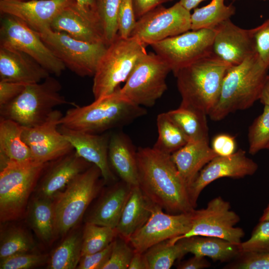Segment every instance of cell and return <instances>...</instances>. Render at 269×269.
Here are the masks:
<instances>
[{
    "mask_svg": "<svg viewBox=\"0 0 269 269\" xmlns=\"http://www.w3.org/2000/svg\"><path fill=\"white\" fill-rule=\"evenodd\" d=\"M138 186L153 205L166 213L192 211L187 186L173 162L171 154L152 147L136 150Z\"/></svg>",
    "mask_w": 269,
    "mask_h": 269,
    "instance_id": "cell-1",
    "label": "cell"
},
{
    "mask_svg": "<svg viewBox=\"0 0 269 269\" xmlns=\"http://www.w3.org/2000/svg\"><path fill=\"white\" fill-rule=\"evenodd\" d=\"M119 87L89 105H74L60 120V126L90 134H98L123 127L146 114V110L122 96Z\"/></svg>",
    "mask_w": 269,
    "mask_h": 269,
    "instance_id": "cell-2",
    "label": "cell"
},
{
    "mask_svg": "<svg viewBox=\"0 0 269 269\" xmlns=\"http://www.w3.org/2000/svg\"><path fill=\"white\" fill-rule=\"evenodd\" d=\"M231 67L213 52L173 73L181 105L209 115L218 102L224 76Z\"/></svg>",
    "mask_w": 269,
    "mask_h": 269,
    "instance_id": "cell-3",
    "label": "cell"
},
{
    "mask_svg": "<svg viewBox=\"0 0 269 269\" xmlns=\"http://www.w3.org/2000/svg\"><path fill=\"white\" fill-rule=\"evenodd\" d=\"M257 53L243 62L231 66L222 85L217 103L209 114L213 121H220L229 114L251 107L259 100L268 75Z\"/></svg>",
    "mask_w": 269,
    "mask_h": 269,
    "instance_id": "cell-4",
    "label": "cell"
},
{
    "mask_svg": "<svg viewBox=\"0 0 269 269\" xmlns=\"http://www.w3.org/2000/svg\"><path fill=\"white\" fill-rule=\"evenodd\" d=\"M62 86L50 76L41 82L27 84L15 99L0 107V118L13 120L24 127L43 123L56 107L74 103L61 94Z\"/></svg>",
    "mask_w": 269,
    "mask_h": 269,
    "instance_id": "cell-5",
    "label": "cell"
},
{
    "mask_svg": "<svg viewBox=\"0 0 269 269\" xmlns=\"http://www.w3.org/2000/svg\"><path fill=\"white\" fill-rule=\"evenodd\" d=\"M146 45L138 38H124L118 34L107 46L93 76L95 99L110 94L125 82L140 58L147 53Z\"/></svg>",
    "mask_w": 269,
    "mask_h": 269,
    "instance_id": "cell-6",
    "label": "cell"
},
{
    "mask_svg": "<svg viewBox=\"0 0 269 269\" xmlns=\"http://www.w3.org/2000/svg\"><path fill=\"white\" fill-rule=\"evenodd\" d=\"M48 163L34 160L9 162L0 168L1 222L13 221L23 215L30 194Z\"/></svg>",
    "mask_w": 269,
    "mask_h": 269,
    "instance_id": "cell-7",
    "label": "cell"
},
{
    "mask_svg": "<svg viewBox=\"0 0 269 269\" xmlns=\"http://www.w3.org/2000/svg\"><path fill=\"white\" fill-rule=\"evenodd\" d=\"M100 169L92 164L78 174L53 200L56 233L66 234L81 220L101 186Z\"/></svg>",
    "mask_w": 269,
    "mask_h": 269,
    "instance_id": "cell-8",
    "label": "cell"
},
{
    "mask_svg": "<svg viewBox=\"0 0 269 269\" xmlns=\"http://www.w3.org/2000/svg\"><path fill=\"white\" fill-rule=\"evenodd\" d=\"M170 71L163 58L155 52H147L137 62L120 92L137 106L151 107L166 91V79Z\"/></svg>",
    "mask_w": 269,
    "mask_h": 269,
    "instance_id": "cell-9",
    "label": "cell"
},
{
    "mask_svg": "<svg viewBox=\"0 0 269 269\" xmlns=\"http://www.w3.org/2000/svg\"><path fill=\"white\" fill-rule=\"evenodd\" d=\"M240 221L230 202L218 196L211 200L206 208L193 210L192 225L188 232L168 241L173 244L183 238L199 236L219 238L239 244L245 236L243 229L235 227Z\"/></svg>",
    "mask_w": 269,
    "mask_h": 269,
    "instance_id": "cell-10",
    "label": "cell"
},
{
    "mask_svg": "<svg viewBox=\"0 0 269 269\" xmlns=\"http://www.w3.org/2000/svg\"><path fill=\"white\" fill-rule=\"evenodd\" d=\"M46 45L66 68L80 77L93 76L107 48L106 43L77 40L63 32L48 28L38 33Z\"/></svg>",
    "mask_w": 269,
    "mask_h": 269,
    "instance_id": "cell-11",
    "label": "cell"
},
{
    "mask_svg": "<svg viewBox=\"0 0 269 269\" xmlns=\"http://www.w3.org/2000/svg\"><path fill=\"white\" fill-rule=\"evenodd\" d=\"M2 14L0 46L25 53L50 74L60 76L66 67L46 45L39 34L19 18L6 14Z\"/></svg>",
    "mask_w": 269,
    "mask_h": 269,
    "instance_id": "cell-12",
    "label": "cell"
},
{
    "mask_svg": "<svg viewBox=\"0 0 269 269\" xmlns=\"http://www.w3.org/2000/svg\"><path fill=\"white\" fill-rule=\"evenodd\" d=\"M191 14L179 1L168 8L159 5L136 20L131 36L151 45L190 30Z\"/></svg>",
    "mask_w": 269,
    "mask_h": 269,
    "instance_id": "cell-13",
    "label": "cell"
},
{
    "mask_svg": "<svg viewBox=\"0 0 269 269\" xmlns=\"http://www.w3.org/2000/svg\"><path fill=\"white\" fill-rule=\"evenodd\" d=\"M214 29L191 30L151 44L174 73L213 52Z\"/></svg>",
    "mask_w": 269,
    "mask_h": 269,
    "instance_id": "cell-14",
    "label": "cell"
},
{
    "mask_svg": "<svg viewBox=\"0 0 269 269\" xmlns=\"http://www.w3.org/2000/svg\"><path fill=\"white\" fill-rule=\"evenodd\" d=\"M193 210L171 214L153 205L148 220L128 242L134 251L143 253L155 244L183 235L191 228Z\"/></svg>",
    "mask_w": 269,
    "mask_h": 269,
    "instance_id": "cell-15",
    "label": "cell"
},
{
    "mask_svg": "<svg viewBox=\"0 0 269 269\" xmlns=\"http://www.w3.org/2000/svg\"><path fill=\"white\" fill-rule=\"evenodd\" d=\"M62 116L60 111L55 109L40 125L23 127L22 139L29 147L33 160L49 162L74 150L59 130Z\"/></svg>",
    "mask_w": 269,
    "mask_h": 269,
    "instance_id": "cell-16",
    "label": "cell"
},
{
    "mask_svg": "<svg viewBox=\"0 0 269 269\" xmlns=\"http://www.w3.org/2000/svg\"><path fill=\"white\" fill-rule=\"evenodd\" d=\"M258 168L257 163L247 157L245 151L242 149L229 156H217L200 170L188 188L192 206L195 208L200 193L213 181L223 177L242 178L253 175Z\"/></svg>",
    "mask_w": 269,
    "mask_h": 269,
    "instance_id": "cell-17",
    "label": "cell"
},
{
    "mask_svg": "<svg viewBox=\"0 0 269 269\" xmlns=\"http://www.w3.org/2000/svg\"><path fill=\"white\" fill-rule=\"evenodd\" d=\"M214 30L213 53L231 66L257 53L252 28L240 27L229 19Z\"/></svg>",
    "mask_w": 269,
    "mask_h": 269,
    "instance_id": "cell-18",
    "label": "cell"
},
{
    "mask_svg": "<svg viewBox=\"0 0 269 269\" xmlns=\"http://www.w3.org/2000/svg\"><path fill=\"white\" fill-rule=\"evenodd\" d=\"M75 3V0H0V11L19 18L39 33L50 28L55 17Z\"/></svg>",
    "mask_w": 269,
    "mask_h": 269,
    "instance_id": "cell-19",
    "label": "cell"
},
{
    "mask_svg": "<svg viewBox=\"0 0 269 269\" xmlns=\"http://www.w3.org/2000/svg\"><path fill=\"white\" fill-rule=\"evenodd\" d=\"M59 130L80 157L100 169L105 183L116 180L108 159L110 134L77 131L61 126Z\"/></svg>",
    "mask_w": 269,
    "mask_h": 269,
    "instance_id": "cell-20",
    "label": "cell"
},
{
    "mask_svg": "<svg viewBox=\"0 0 269 269\" xmlns=\"http://www.w3.org/2000/svg\"><path fill=\"white\" fill-rule=\"evenodd\" d=\"M53 161L37 189L38 197L53 201L75 177L93 164L80 157L74 150Z\"/></svg>",
    "mask_w": 269,
    "mask_h": 269,
    "instance_id": "cell-21",
    "label": "cell"
},
{
    "mask_svg": "<svg viewBox=\"0 0 269 269\" xmlns=\"http://www.w3.org/2000/svg\"><path fill=\"white\" fill-rule=\"evenodd\" d=\"M49 72L27 54L0 46V79L26 84L41 82Z\"/></svg>",
    "mask_w": 269,
    "mask_h": 269,
    "instance_id": "cell-22",
    "label": "cell"
},
{
    "mask_svg": "<svg viewBox=\"0 0 269 269\" xmlns=\"http://www.w3.org/2000/svg\"><path fill=\"white\" fill-rule=\"evenodd\" d=\"M217 156L209 140H189L171 158L188 188L200 170Z\"/></svg>",
    "mask_w": 269,
    "mask_h": 269,
    "instance_id": "cell-23",
    "label": "cell"
},
{
    "mask_svg": "<svg viewBox=\"0 0 269 269\" xmlns=\"http://www.w3.org/2000/svg\"><path fill=\"white\" fill-rule=\"evenodd\" d=\"M132 187L122 180L115 184L100 198L86 223L116 228Z\"/></svg>",
    "mask_w": 269,
    "mask_h": 269,
    "instance_id": "cell-24",
    "label": "cell"
},
{
    "mask_svg": "<svg viewBox=\"0 0 269 269\" xmlns=\"http://www.w3.org/2000/svg\"><path fill=\"white\" fill-rule=\"evenodd\" d=\"M108 159L121 180L132 186H138L136 150L126 134L117 133L110 135Z\"/></svg>",
    "mask_w": 269,
    "mask_h": 269,
    "instance_id": "cell-25",
    "label": "cell"
},
{
    "mask_svg": "<svg viewBox=\"0 0 269 269\" xmlns=\"http://www.w3.org/2000/svg\"><path fill=\"white\" fill-rule=\"evenodd\" d=\"M50 28L84 42L106 43L101 29L83 15L76 3L62 10L52 21Z\"/></svg>",
    "mask_w": 269,
    "mask_h": 269,
    "instance_id": "cell-26",
    "label": "cell"
},
{
    "mask_svg": "<svg viewBox=\"0 0 269 269\" xmlns=\"http://www.w3.org/2000/svg\"><path fill=\"white\" fill-rule=\"evenodd\" d=\"M153 205L138 186L132 187L116 228L117 235L128 242L148 220Z\"/></svg>",
    "mask_w": 269,
    "mask_h": 269,
    "instance_id": "cell-27",
    "label": "cell"
},
{
    "mask_svg": "<svg viewBox=\"0 0 269 269\" xmlns=\"http://www.w3.org/2000/svg\"><path fill=\"white\" fill-rule=\"evenodd\" d=\"M178 241L187 254L207 257L214 261L229 263L241 253L240 244L233 243L219 238L197 236Z\"/></svg>",
    "mask_w": 269,
    "mask_h": 269,
    "instance_id": "cell-28",
    "label": "cell"
},
{
    "mask_svg": "<svg viewBox=\"0 0 269 269\" xmlns=\"http://www.w3.org/2000/svg\"><path fill=\"white\" fill-rule=\"evenodd\" d=\"M23 127L7 119H0V168L9 162L33 160L30 150L22 137Z\"/></svg>",
    "mask_w": 269,
    "mask_h": 269,
    "instance_id": "cell-29",
    "label": "cell"
},
{
    "mask_svg": "<svg viewBox=\"0 0 269 269\" xmlns=\"http://www.w3.org/2000/svg\"><path fill=\"white\" fill-rule=\"evenodd\" d=\"M189 140H209L207 115L190 106L181 105L166 112Z\"/></svg>",
    "mask_w": 269,
    "mask_h": 269,
    "instance_id": "cell-30",
    "label": "cell"
},
{
    "mask_svg": "<svg viewBox=\"0 0 269 269\" xmlns=\"http://www.w3.org/2000/svg\"><path fill=\"white\" fill-rule=\"evenodd\" d=\"M29 222L40 239L45 243L53 238L55 216L53 201L37 197L31 203L29 212Z\"/></svg>",
    "mask_w": 269,
    "mask_h": 269,
    "instance_id": "cell-31",
    "label": "cell"
},
{
    "mask_svg": "<svg viewBox=\"0 0 269 269\" xmlns=\"http://www.w3.org/2000/svg\"><path fill=\"white\" fill-rule=\"evenodd\" d=\"M225 0H212L207 5L196 8L191 14V30L215 29L235 14V7L226 5Z\"/></svg>",
    "mask_w": 269,
    "mask_h": 269,
    "instance_id": "cell-32",
    "label": "cell"
},
{
    "mask_svg": "<svg viewBox=\"0 0 269 269\" xmlns=\"http://www.w3.org/2000/svg\"><path fill=\"white\" fill-rule=\"evenodd\" d=\"M156 125L158 134L153 146L155 149L171 154L189 141L187 136L170 119L166 112L157 115Z\"/></svg>",
    "mask_w": 269,
    "mask_h": 269,
    "instance_id": "cell-33",
    "label": "cell"
},
{
    "mask_svg": "<svg viewBox=\"0 0 269 269\" xmlns=\"http://www.w3.org/2000/svg\"><path fill=\"white\" fill-rule=\"evenodd\" d=\"M143 254L147 269H169L187 253L179 241L172 244L167 240L152 246Z\"/></svg>",
    "mask_w": 269,
    "mask_h": 269,
    "instance_id": "cell-34",
    "label": "cell"
},
{
    "mask_svg": "<svg viewBox=\"0 0 269 269\" xmlns=\"http://www.w3.org/2000/svg\"><path fill=\"white\" fill-rule=\"evenodd\" d=\"M82 237L78 234L68 236L54 251L48 260L50 269H74L81 258Z\"/></svg>",
    "mask_w": 269,
    "mask_h": 269,
    "instance_id": "cell-35",
    "label": "cell"
},
{
    "mask_svg": "<svg viewBox=\"0 0 269 269\" xmlns=\"http://www.w3.org/2000/svg\"><path fill=\"white\" fill-rule=\"evenodd\" d=\"M117 236L116 228L86 223L82 236L81 257L104 250Z\"/></svg>",
    "mask_w": 269,
    "mask_h": 269,
    "instance_id": "cell-36",
    "label": "cell"
},
{
    "mask_svg": "<svg viewBox=\"0 0 269 269\" xmlns=\"http://www.w3.org/2000/svg\"><path fill=\"white\" fill-rule=\"evenodd\" d=\"M0 243V261L17 254L28 253L35 248L29 234L18 227H12L2 232Z\"/></svg>",
    "mask_w": 269,
    "mask_h": 269,
    "instance_id": "cell-37",
    "label": "cell"
},
{
    "mask_svg": "<svg viewBox=\"0 0 269 269\" xmlns=\"http://www.w3.org/2000/svg\"><path fill=\"white\" fill-rule=\"evenodd\" d=\"M121 1L122 0H97L98 16L107 46L118 35L117 17Z\"/></svg>",
    "mask_w": 269,
    "mask_h": 269,
    "instance_id": "cell-38",
    "label": "cell"
},
{
    "mask_svg": "<svg viewBox=\"0 0 269 269\" xmlns=\"http://www.w3.org/2000/svg\"><path fill=\"white\" fill-rule=\"evenodd\" d=\"M249 152L254 155L269 144V106L265 105L263 113L250 126L248 133Z\"/></svg>",
    "mask_w": 269,
    "mask_h": 269,
    "instance_id": "cell-39",
    "label": "cell"
},
{
    "mask_svg": "<svg viewBox=\"0 0 269 269\" xmlns=\"http://www.w3.org/2000/svg\"><path fill=\"white\" fill-rule=\"evenodd\" d=\"M240 252L269 253V220L259 221L250 238L239 244Z\"/></svg>",
    "mask_w": 269,
    "mask_h": 269,
    "instance_id": "cell-40",
    "label": "cell"
},
{
    "mask_svg": "<svg viewBox=\"0 0 269 269\" xmlns=\"http://www.w3.org/2000/svg\"><path fill=\"white\" fill-rule=\"evenodd\" d=\"M134 253L129 242L117 235L110 257L103 269H128Z\"/></svg>",
    "mask_w": 269,
    "mask_h": 269,
    "instance_id": "cell-41",
    "label": "cell"
},
{
    "mask_svg": "<svg viewBox=\"0 0 269 269\" xmlns=\"http://www.w3.org/2000/svg\"><path fill=\"white\" fill-rule=\"evenodd\" d=\"M225 269H269V253H241Z\"/></svg>",
    "mask_w": 269,
    "mask_h": 269,
    "instance_id": "cell-42",
    "label": "cell"
},
{
    "mask_svg": "<svg viewBox=\"0 0 269 269\" xmlns=\"http://www.w3.org/2000/svg\"><path fill=\"white\" fill-rule=\"evenodd\" d=\"M48 261L46 255L22 253L0 261V269H28L44 264Z\"/></svg>",
    "mask_w": 269,
    "mask_h": 269,
    "instance_id": "cell-43",
    "label": "cell"
},
{
    "mask_svg": "<svg viewBox=\"0 0 269 269\" xmlns=\"http://www.w3.org/2000/svg\"><path fill=\"white\" fill-rule=\"evenodd\" d=\"M132 0H122L117 17L118 34L122 38L131 36L136 20Z\"/></svg>",
    "mask_w": 269,
    "mask_h": 269,
    "instance_id": "cell-44",
    "label": "cell"
},
{
    "mask_svg": "<svg viewBox=\"0 0 269 269\" xmlns=\"http://www.w3.org/2000/svg\"><path fill=\"white\" fill-rule=\"evenodd\" d=\"M252 30L259 58L265 67L269 69V18Z\"/></svg>",
    "mask_w": 269,
    "mask_h": 269,
    "instance_id": "cell-45",
    "label": "cell"
},
{
    "mask_svg": "<svg viewBox=\"0 0 269 269\" xmlns=\"http://www.w3.org/2000/svg\"><path fill=\"white\" fill-rule=\"evenodd\" d=\"M113 245V242L101 251L81 257L77 268L78 269H103L110 257Z\"/></svg>",
    "mask_w": 269,
    "mask_h": 269,
    "instance_id": "cell-46",
    "label": "cell"
},
{
    "mask_svg": "<svg viewBox=\"0 0 269 269\" xmlns=\"http://www.w3.org/2000/svg\"><path fill=\"white\" fill-rule=\"evenodd\" d=\"M27 84L6 80H0V107L17 97Z\"/></svg>",
    "mask_w": 269,
    "mask_h": 269,
    "instance_id": "cell-47",
    "label": "cell"
},
{
    "mask_svg": "<svg viewBox=\"0 0 269 269\" xmlns=\"http://www.w3.org/2000/svg\"><path fill=\"white\" fill-rule=\"evenodd\" d=\"M236 147L235 137L228 134H219L212 140L211 148L218 156L232 155L235 152Z\"/></svg>",
    "mask_w": 269,
    "mask_h": 269,
    "instance_id": "cell-48",
    "label": "cell"
},
{
    "mask_svg": "<svg viewBox=\"0 0 269 269\" xmlns=\"http://www.w3.org/2000/svg\"><path fill=\"white\" fill-rule=\"evenodd\" d=\"M75 2L77 8L83 15L102 30L97 13V0H75Z\"/></svg>",
    "mask_w": 269,
    "mask_h": 269,
    "instance_id": "cell-49",
    "label": "cell"
},
{
    "mask_svg": "<svg viewBox=\"0 0 269 269\" xmlns=\"http://www.w3.org/2000/svg\"><path fill=\"white\" fill-rule=\"evenodd\" d=\"M136 19L162 4L173 0H132Z\"/></svg>",
    "mask_w": 269,
    "mask_h": 269,
    "instance_id": "cell-50",
    "label": "cell"
},
{
    "mask_svg": "<svg viewBox=\"0 0 269 269\" xmlns=\"http://www.w3.org/2000/svg\"><path fill=\"white\" fill-rule=\"evenodd\" d=\"M210 263L206 257L194 255L189 259L180 262L177 266L178 269H203L209 268Z\"/></svg>",
    "mask_w": 269,
    "mask_h": 269,
    "instance_id": "cell-51",
    "label": "cell"
},
{
    "mask_svg": "<svg viewBox=\"0 0 269 269\" xmlns=\"http://www.w3.org/2000/svg\"><path fill=\"white\" fill-rule=\"evenodd\" d=\"M128 269H147L143 253L134 251Z\"/></svg>",
    "mask_w": 269,
    "mask_h": 269,
    "instance_id": "cell-52",
    "label": "cell"
},
{
    "mask_svg": "<svg viewBox=\"0 0 269 269\" xmlns=\"http://www.w3.org/2000/svg\"><path fill=\"white\" fill-rule=\"evenodd\" d=\"M260 102L265 105L269 106V75L266 78L260 97Z\"/></svg>",
    "mask_w": 269,
    "mask_h": 269,
    "instance_id": "cell-53",
    "label": "cell"
},
{
    "mask_svg": "<svg viewBox=\"0 0 269 269\" xmlns=\"http://www.w3.org/2000/svg\"><path fill=\"white\" fill-rule=\"evenodd\" d=\"M205 0H179V2L187 10L191 11Z\"/></svg>",
    "mask_w": 269,
    "mask_h": 269,
    "instance_id": "cell-54",
    "label": "cell"
},
{
    "mask_svg": "<svg viewBox=\"0 0 269 269\" xmlns=\"http://www.w3.org/2000/svg\"><path fill=\"white\" fill-rule=\"evenodd\" d=\"M269 220V204L264 209L259 221Z\"/></svg>",
    "mask_w": 269,
    "mask_h": 269,
    "instance_id": "cell-55",
    "label": "cell"
},
{
    "mask_svg": "<svg viewBox=\"0 0 269 269\" xmlns=\"http://www.w3.org/2000/svg\"><path fill=\"white\" fill-rule=\"evenodd\" d=\"M263 0V1H269V0Z\"/></svg>",
    "mask_w": 269,
    "mask_h": 269,
    "instance_id": "cell-56",
    "label": "cell"
},
{
    "mask_svg": "<svg viewBox=\"0 0 269 269\" xmlns=\"http://www.w3.org/2000/svg\"><path fill=\"white\" fill-rule=\"evenodd\" d=\"M267 149H269V145H268V146L267 147Z\"/></svg>",
    "mask_w": 269,
    "mask_h": 269,
    "instance_id": "cell-57",
    "label": "cell"
},
{
    "mask_svg": "<svg viewBox=\"0 0 269 269\" xmlns=\"http://www.w3.org/2000/svg\"><path fill=\"white\" fill-rule=\"evenodd\" d=\"M233 0V1H235V0Z\"/></svg>",
    "mask_w": 269,
    "mask_h": 269,
    "instance_id": "cell-58",
    "label": "cell"
},
{
    "mask_svg": "<svg viewBox=\"0 0 269 269\" xmlns=\"http://www.w3.org/2000/svg\"></svg>",
    "mask_w": 269,
    "mask_h": 269,
    "instance_id": "cell-59",
    "label": "cell"
}]
</instances>
